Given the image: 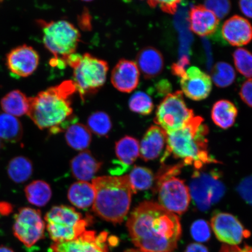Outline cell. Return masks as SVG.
I'll use <instances>...</instances> for the list:
<instances>
[{"instance_id":"obj_1","label":"cell","mask_w":252,"mask_h":252,"mask_svg":"<svg viewBox=\"0 0 252 252\" xmlns=\"http://www.w3.org/2000/svg\"><path fill=\"white\" fill-rule=\"evenodd\" d=\"M127 227L135 247L143 252H172L182 235L179 217L153 201L134 209Z\"/></svg>"},{"instance_id":"obj_2","label":"cell","mask_w":252,"mask_h":252,"mask_svg":"<svg viewBox=\"0 0 252 252\" xmlns=\"http://www.w3.org/2000/svg\"><path fill=\"white\" fill-rule=\"evenodd\" d=\"M76 91L72 81L43 91L30 97L27 115L41 130L49 128L52 133H58L61 126L67 124L72 114L71 98Z\"/></svg>"},{"instance_id":"obj_3","label":"cell","mask_w":252,"mask_h":252,"mask_svg":"<svg viewBox=\"0 0 252 252\" xmlns=\"http://www.w3.org/2000/svg\"><path fill=\"white\" fill-rule=\"evenodd\" d=\"M203 122L201 116H194L180 130L167 134L162 162L172 154L175 158L181 159L182 163L193 166L197 171L207 164L219 163L208 151L207 135L209 130Z\"/></svg>"},{"instance_id":"obj_4","label":"cell","mask_w":252,"mask_h":252,"mask_svg":"<svg viewBox=\"0 0 252 252\" xmlns=\"http://www.w3.org/2000/svg\"><path fill=\"white\" fill-rule=\"evenodd\" d=\"M92 184L95 191L94 212L107 221H124L134 193L128 175L101 176L94 179Z\"/></svg>"},{"instance_id":"obj_5","label":"cell","mask_w":252,"mask_h":252,"mask_svg":"<svg viewBox=\"0 0 252 252\" xmlns=\"http://www.w3.org/2000/svg\"><path fill=\"white\" fill-rule=\"evenodd\" d=\"M73 68V83L81 98L96 93L105 84L109 70L108 63L88 53L72 54L65 59Z\"/></svg>"},{"instance_id":"obj_6","label":"cell","mask_w":252,"mask_h":252,"mask_svg":"<svg viewBox=\"0 0 252 252\" xmlns=\"http://www.w3.org/2000/svg\"><path fill=\"white\" fill-rule=\"evenodd\" d=\"M182 166L162 169L157 176L156 188L159 204L175 214L187 212L191 200L189 188L181 179L175 177Z\"/></svg>"},{"instance_id":"obj_7","label":"cell","mask_w":252,"mask_h":252,"mask_svg":"<svg viewBox=\"0 0 252 252\" xmlns=\"http://www.w3.org/2000/svg\"><path fill=\"white\" fill-rule=\"evenodd\" d=\"M39 24L43 29L44 45L55 56V61L64 62L74 53L80 42V33L73 25L64 20L49 23L40 20Z\"/></svg>"},{"instance_id":"obj_8","label":"cell","mask_w":252,"mask_h":252,"mask_svg":"<svg viewBox=\"0 0 252 252\" xmlns=\"http://www.w3.org/2000/svg\"><path fill=\"white\" fill-rule=\"evenodd\" d=\"M45 219L47 232L54 242L74 240L86 231L89 224L81 214L66 206L53 207Z\"/></svg>"},{"instance_id":"obj_9","label":"cell","mask_w":252,"mask_h":252,"mask_svg":"<svg viewBox=\"0 0 252 252\" xmlns=\"http://www.w3.org/2000/svg\"><path fill=\"white\" fill-rule=\"evenodd\" d=\"M194 117L185 102L181 91L167 94L158 106L154 122L167 134L180 130Z\"/></svg>"},{"instance_id":"obj_10","label":"cell","mask_w":252,"mask_h":252,"mask_svg":"<svg viewBox=\"0 0 252 252\" xmlns=\"http://www.w3.org/2000/svg\"><path fill=\"white\" fill-rule=\"evenodd\" d=\"M190 196L201 211L207 210L224 195L225 188L216 172L194 173L189 187Z\"/></svg>"},{"instance_id":"obj_11","label":"cell","mask_w":252,"mask_h":252,"mask_svg":"<svg viewBox=\"0 0 252 252\" xmlns=\"http://www.w3.org/2000/svg\"><path fill=\"white\" fill-rule=\"evenodd\" d=\"M12 229L15 237L30 248L43 238L45 223L39 210L23 207L16 214Z\"/></svg>"},{"instance_id":"obj_12","label":"cell","mask_w":252,"mask_h":252,"mask_svg":"<svg viewBox=\"0 0 252 252\" xmlns=\"http://www.w3.org/2000/svg\"><path fill=\"white\" fill-rule=\"evenodd\" d=\"M211 226L217 239L226 245L237 246L251 235L241 222L229 213L214 214L211 220Z\"/></svg>"},{"instance_id":"obj_13","label":"cell","mask_w":252,"mask_h":252,"mask_svg":"<svg viewBox=\"0 0 252 252\" xmlns=\"http://www.w3.org/2000/svg\"><path fill=\"white\" fill-rule=\"evenodd\" d=\"M108 234L86 231L70 241L54 242L50 248L52 252H108Z\"/></svg>"},{"instance_id":"obj_14","label":"cell","mask_w":252,"mask_h":252,"mask_svg":"<svg viewBox=\"0 0 252 252\" xmlns=\"http://www.w3.org/2000/svg\"><path fill=\"white\" fill-rule=\"evenodd\" d=\"M39 56L31 46L24 45L11 50L6 58V64L12 73L19 77H27L36 70Z\"/></svg>"},{"instance_id":"obj_15","label":"cell","mask_w":252,"mask_h":252,"mask_svg":"<svg viewBox=\"0 0 252 252\" xmlns=\"http://www.w3.org/2000/svg\"><path fill=\"white\" fill-rule=\"evenodd\" d=\"M181 86L182 93L188 98L198 101L209 96L212 90V81L209 75L200 69L191 67L181 78Z\"/></svg>"},{"instance_id":"obj_16","label":"cell","mask_w":252,"mask_h":252,"mask_svg":"<svg viewBox=\"0 0 252 252\" xmlns=\"http://www.w3.org/2000/svg\"><path fill=\"white\" fill-rule=\"evenodd\" d=\"M140 71L136 63L122 59L116 65L112 72L113 86L122 93H130L139 84Z\"/></svg>"},{"instance_id":"obj_17","label":"cell","mask_w":252,"mask_h":252,"mask_svg":"<svg viewBox=\"0 0 252 252\" xmlns=\"http://www.w3.org/2000/svg\"><path fill=\"white\" fill-rule=\"evenodd\" d=\"M222 35L232 46L247 45L252 40V25L247 19L241 16H232L223 24Z\"/></svg>"},{"instance_id":"obj_18","label":"cell","mask_w":252,"mask_h":252,"mask_svg":"<svg viewBox=\"0 0 252 252\" xmlns=\"http://www.w3.org/2000/svg\"><path fill=\"white\" fill-rule=\"evenodd\" d=\"M189 21L191 31L200 36L212 34L219 25V19L203 5H194L190 9Z\"/></svg>"},{"instance_id":"obj_19","label":"cell","mask_w":252,"mask_h":252,"mask_svg":"<svg viewBox=\"0 0 252 252\" xmlns=\"http://www.w3.org/2000/svg\"><path fill=\"white\" fill-rule=\"evenodd\" d=\"M167 134L159 126H152L145 133L140 145V156L145 161L157 158L166 145Z\"/></svg>"},{"instance_id":"obj_20","label":"cell","mask_w":252,"mask_h":252,"mask_svg":"<svg viewBox=\"0 0 252 252\" xmlns=\"http://www.w3.org/2000/svg\"><path fill=\"white\" fill-rule=\"evenodd\" d=\"M136 64L139 71L147 79L158 76L164 67L163 56L155 47H147L138 53Z\"/></svg>"},{"instance_id":"obj_21","label":"cell","mask_w":252,"mask_h":252,"mask_svg":"<svg viewBox=\"0 0 252 252\" xmlns=\"http://www.w3.org/2000/svg\"><path fill=\"white\" fill-rule=\"evenodd\" d=\"M102 163L94 158L89 151H83L71 161L72 175L80 181L91 180L101 167Z\"/></svg>"},{"instance_id":"obj_22","label":"cell","mask_w":252,"mask_h":252,"mask_svg":"<svg viewBox=\"0 0 252 252\" xmlns=\"http://www.w3.org/2000/svg\"><path fill=\"white\" fill-rule=\"evenodd\" d=\"M115 151L120 163L115 171L121 174L127 171L140 156V144L135 138L126 136L116 143Z\"/></svg>"},{"instance_id":"obj_23","label":"cell","mask_w":252,"mask_h":252,"mask_svg":"<svg viewBox=\"0 0 252 252\" xmlns=\"http://www.w3.org/2000/svg\"><path fill=\"white\" fill-rule=\"evenodd\" d=\"M68 198L78 209H86L93 206L95 191L92 184L79 181L72 184L69 189Z\"/></svg>"},{"instance_id":"obj_24","label":"cell","mask_w":252,"mask_h":252,"mask_svg":"<svg viewBox=\"0 0 252 252\" xmlns=\"http://www.w3.org/2000/svg\"><path fill=\"white\" fill-rule=\"evenodd\" d=\"M238 109L232 102L220 100L214 104L212 118L216 125L223 129L231 127L238 116Z\"/></svg>"},{"instance_id":"obj_25","label":"cell","mask_w":252,"mask_h":252,"mask_svg":"<svg viewBox=\"0 0 252 252\" xmlns=\"http://www.w3.org/2000/svg\"><path fill=\"white\" fill-rule=\"evenodd\" d=\"M1 106L4 112L20 117L28 114L30 109V97L20 90H14L5 94L1 100Z\"/></svg>"},{"instance_id":"obj_26","label":"cell","mask_w":252,"mask_h":252,"mask_svg":"<svg viewBox=\"0 0 252 252\" xmlns=\"http://www.w3.org/2000/svg\"><path fill=\"white\" fill-rule=\"evenodd\" d=\"M23 135L21 123L15 116L0 113V139L14 143L20 141Z\"/></svg>"},{"instance_id":"obj_27","label":"cell","mask_w":252,"mask_h":252,"mask_svg":"<svg viewBox=\"0 0 252 252\" xmlns=\"http://www.w3.org/2000/svg\"><path fill=\"white\" fill-rule=\"evenodd\" d=\"M33 165L31 160L24 156L14 157L9 162L7 173L9 179L16 184H23L32 175Z\"/></svg>"},{"instance_id":"obj_28","label":"cell","mask_w":252,"mask_h":252,"mask_svg":"<svg viewBox=\"0 0 252 252\" xmlns=\"http://www.w3.org/2000/svg\"><path fill=\"white\" fill-rule=\"evenodd\" d=\"M91 139L89 128L83 125L72 124L66 131V141L69 146L75 150L86 151L90 146Z\"/></svg>"},{"instance_id":"obj_29","label":"cell","mask_w":252,"mask_h":252,"mask_svg":"<svg viewBox=\"0 0 252 252\" xmlns=\"http://www.w3.org/2000/svg\"><path fill=\"white\" fill-rule=\"evenodd\" d=\"M25 196L29 202L37 207H44L52 197V189L47 183L43 181H34L25 189Z\"/></svg>"},{"instance_id":"obj_30","label":"cell","mask_w":252,"mask_h":252,"mask_svg":"<svg viewBox=\"0 0 252 252\" xmlns=\"http://www.w3.org/2000/svg\"><path fill=\"white\" fill-rule=\"evenodd\" d=\"M128 177L134 193L147 190L152 187L154 182L153 172L145 167L134 166Z\"/></svg>"},{"instance_id":"obj_31","label":"cell","mask_w":252,"mask_h":252,"mask_svg":"<svg viewBox=\"0 0 252 252\" xmlns=\"http://www.w3.org/2000/svg\"><path fill=\"white\" fill-rule=\"evenodd\" d=\"M236 73L231 65L220 62L214 66L212 72V80L219 88H226L234 83Z\"/></svg>"},{"instance_id":"obj_32","label":"cell","mask_w":252,"mask_h":252,"mask_svg":"<svg viewBox=\"0 0 252 252\" xmlns=\"http://www.w3.org/2000/svg\"><path fill=\"white\" fill-rule=\"evenodd\" d=\"M88 128L94 134L99 136H105L112 128V122L107 113L96 112L93 113L88 120Z\"/></svg>"},{"instance_id":"obj_33","label":"cell","mask_w":252,"mask_h":252,"mask_svg":"<svg viewBox=\"0 0 252 252\" xmlns=\"http://www.w3.org/2000/svg\"><path fill=\"white\" fill-rule=\"evenodd\" d=\"M128 105L132 112L142 115L151 114L154 108L151 97L142 91H138L131 96Z\"/></svg>"},{"instance_id":"obj_34","label":"cell","mask_w":252,"mask_h":252,"mask_svg":"<svg viewBox=\"0 0 252 252\" xmlns=\"http://www.w3.org/2000/svg\"><path fill=\"white\" fill-rule=\"evenodd\" d=\"M236 70L247 78L252 77V54L244 48L235 50L233 54Z\"/></svg>"},{"instance_id":"obj_35","label":"cell","mask_w":252,"mask_h":252,"mask_svg":"<svg viewBox=\"0 0 252 252\" xmlns=\"http://www.w3.org/2000/svg\"><path fill=\"white\" fill-rule=\"evenodd\" d=\"M191 235L197 242H206L211 237L210 228L208 223L203 220H198L191 226Z\"/></svg>"},{"instance_id":"obj_36","label":"cell","mask_w":252,"mask_h":252,"mask_svg":"<svg viewBox=\"0 0 252 252\" xmlns=\"http://www.w3.org/2000/svg\"><path fill=\"white\" fill-rule=\"evenodd\" d=\"M204 6L214 12L219 19H222L231 9V4L229 1H207Z\"/></svg>"},{"instance_id":"obj_37","label":"cell","mask_w":252,"mask_h":252,"mask_svg":"<svg viewBox=\"0 0 252 252\" xmlns=\"http://www.w3.org/2000/svg\"><path fill=\"white\" fill-rule=\"evenodd\" d=\"M238 191L246 202L252 206V176L241 182L238 187Z\"/></svg>"},{"instance_id":"obj_38","label":"cell","mask_w":252,"mask_h":252,"mask_svg":"<svg viewBox=\"0 0 252 252\" xmlns=\"http://www.w3.org/2000/svg\"><path fill=\"white\" fill-rule=\"evenodd\" d=\"M180 1H151L149 2L151 7H155L159 5L163 11L170 14H175L177 10Z\"/></svg>"},{"instance_id":"obj_39","label":"cell","mask_w":252,"mask_h":252,"mask_svg":"<svg viewBox=\"0 0 252 252\" xmlns=\"http://www.w3.org/2000/svg\"><path fill=\"white\" fill-rule=\"evenodd\" d=\"M239 95L244 103L252 108V78L249 79L242 84Z\"/></svg>"},{"instance_id":"obj_40","label":"cell","mask_w":252,"mask_h":252,"mask_svg":"<svg viewBox=\"0 0 252 252\" xmlns=\"http://www.w3.org/2000/svg\"><path fill=\"white\" fill-rule=\"evenodd\" d=\"M189 64L187 58H182V61L172 66L173 74L182 78L186 73L185 67Z\"/></svg>"},{"instance_id":"obj_41","label":"cell","mask_w":252,"mask_h":252,"mask_svg":"<svg viewBox=\"0 0 252 252\" xmlns=\"http://www.w3.org/2000/svg\"><path fill=\"white\" fill-rule=\"evenodd\" d=\"M220 252H252V247L245 245L241 248L236 245H223Z\"/></svg>"},{"instance_id":"obj_42","label":"cell","mask_w":252,"mask_h":252,"mask_svg":"<svg viewBox=\"0 0 252 252\" xmlns=\"http://www.w3.org/2000/svg\"><path fill=\"white\" fill-rule=\"evenodd\" d=\"M239 7L242 13L247 17L252 18V1H240L239 2Z\"/></svg>"},{"instance_id":"obj_43","label":"cell","mask_w":252,"mask_h":252,"mask_svg":"<svg viewBox=\"0 0 252 252\" xmlns=\"http://www.w3.org/2000/svg\"><path fill=\"white\" fill-rule=\"evenodd\" d=\"M185 252H209L207 248L202 244L193 243L189 245Z\"/></svg>"},{"instance_id":"obj_44","label":"cell","mask_w":252,"mask_h":252,"mask_svg":"<svg viewBox=\"0 0 252 252\" xmlns=\"http://www.w3.org/2000/svg\"><path fill=\"white\" fill-rule=\"evenodd\" d=\"M157 90L160 94H168L170 91H171V84L168 81L163 80L158 84Z\"/></svg>"},{"instance_id":"obj_45","label":"cell","mask_w":252,"mask_h":252,"mask_svg":"<svg viewBox=\"0 0 252 252\" xmlns=\"http://www.w3.org/2000/svg\"><path fill=\"white\" fill-rule=\"evenodd\" d=\"M11 206L5 203H0V213L3 214H9L11 212Z\"/></svg>"},{"instance_id":"obj_46","label":"cell","mask_w":252,"mask_h":252,"mask_svg":"<svg viewBox=\"0 0 252 252\" xmlns=\"http://www.w3.org/2000/svg\"><path fill=\"white\" fill-rule=\"evenodd\" d=\"M0 252H14V251L11 248L5 246H0Z\"/></svg>"},{"instance_id":"obj_47","label":"cell","mask_w":252,"mask_h":252,"mask_svg":"<svg viewBox=\"0 0 252 252\" xmlns=\"http://www.w3.org/2000/svg\"><path fill=\"white\" fill-rule=\"evenodd\" d=\"M125 252H143L138 250H134V249H131V250H128L126 251Z\"/></svg>"},{"instance_id":"obj_48","label":"cell","mask_w":252,"mask_h":252,"mask_svg":"<svg viewBox=\"0 0 252 252\" xmlns=\"http://www.w3.org/2000/svg\"><path fill=\"white\" fill-rule=\"evenodd\" d=\"M3 147H4V144H3L2 140L0 139V150L2 149Z\"/></svg>"}]
</instances>
